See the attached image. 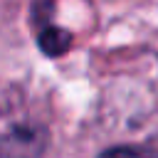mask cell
Masks as SVG:
<instances>
[{"instance_id":"cell-1","label":"cell","mask_w":158,"mask_h":158,"mask_svg":"<svg viewBox=\"0 0 158 158\" xmlns=\"http://www.w3.org/2000/svg\"><path fill=\"white\" fill-rule=\"evenodd\" d=\"M49 133L37 121H10L0 128V158H42Z\"/></svg>"},{"instance_id":"cell-2","label":"cell","mask_w":158,"mask_h":158,"mask_svg":"<svg viewBox=\"0 0 158 158\" xmlns=\"http://www.w3.org/2000/svg\"><path fill=\"white\" fill-rule=\"evenodd\" d=\"M37 42H40V47H42L44 54L57 57V54H64L67 52V47L72 44V35L67 30H62V27L44 25L40 30V35H37Z\"/></svg>"},{"instance_id":"cell-3","label":"cell","mask_w":158,"mask_h":158,"mask_svg":"<svg viewBox=\"0 0 158 158\" xmlns=\"http://www.w3.org/2000/svg\"><path fill=\"white\" fill-rule=\"evenodd\" d=\"M96 158H158V148L153 146H114L106 148L104 153H99Z\"/></svg>"}]
</instances>
